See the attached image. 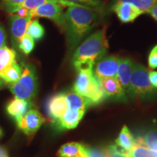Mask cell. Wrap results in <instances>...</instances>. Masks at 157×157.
I'll return each mask as SVG.
<instances>
[{"label":"cell","mask_w":157,"mask_h":157,"mask_svg":"<svg viewBox=\"0 0 157 157\" xmlns=\"http://www.w3.org/2000/svg\"><path fill=\"white\" fill-rule=\"evenodd\" d=\"M148 13H149V14L151 15L153 18H154L155 21H157V4L156 5H155L154 7L149 10Z\"/></svg>","instance_id":"cell-33"},{"label":"cell","mask_w":157,"mask_h":157,"mask_svg":"<svg viewBox=\"0 0 157 157\" xmlns=\"http://www.w3.org/2000/svg\"><path fill=\"white\" fill-rule=\"evenodd\" d=\"M83 153L87 157H109L107 148H93L84 146Z\"/></svg>","instance_id":"cell-26"},{"label":"cell","mask_w":157,"mask_h":157,"mask_svg":"<svg viewBox=\"0 0 157 157\" xmlns=\"http://www.w3.org/2000/svg\"><path fill=\"white\" fill-rule=\"evenodd\" d=\"M71 3V4H82L85 6L89 7H96L100 5L101 2L100 0H58V3L60 5H63L65 3Z\"/></svg>","instance_id":"cell-27"},{"label":"cell","mask_w":157,"mask_h":157,"mask_svg":"<svg viewBox=\"0 0 157 157\" xmlns=\"http://www.w3.org/2000/svg\"><path fill=\"white\" fill-rule=\"evenodd\" d=\"M148 72V70L143 65L134 64L127 93L140 99L154 98L157 91L151 84Z\"/></svg>","instance_id":"cell-4"},{"label":"cell","mask_w":157,"mask_h":157,"mask_svg":"<svg viewBox=\"0 0 157 157\" xmlns=\"http://www.w3.org/2000/svg\"><path fill=\"white\" fill-rule=\"evenodd\" d=\"M33 17H41L54 21L60 28L66 29L64 13L58 3H47L32 10Z\"/></svg>","instance_id":"cell-7"},{"label":"cell","mask_w":157,"mask_h":157,"mask_svg":"<svg viewBox=\"0 0 157 157\" xmlns=\"http://www.w3.org/2000/svg\"><path fill=\"white\" fill-rule=\"evenodd\" d=\"M47 3H58V0H25L23 2L18 4H5V7L7 13L13 14L21 7L33 10L39 6Z\"/></svg>","instance_id":"cell-17"},{"label":"cell","mask_w":157,"mask_h":157,"mask_svg":"<svg viewBox=\"0 0 157 157\" xmlns=\"http://www.w3.org/2000/svg\"><path fill=\"white\" fill-rule=\"evenodd\" d=\"M0 157H8L7 154V152L2 148H0Z\"/></svg>","instance_id":"cell-35"},{"label":"cell","mask_w":157,"mask_h":157,"mask_svg":"<svg viewBox=\"0 0 157 157\" xmlns=\"http://www.w3.org/2000/svg\"><path fill=\"white\" fill-rule=\"evenodd\" d=\"M103 90L105 98H115L118 99H125V92L122 89L117 76L105 78H98Z\"/></svg>","instance_id":"cell-12"},{"label":"cell","mask_w":157,"mask_h":157,"mask_svg":"<svg viewBox=\"0 0 157 157\" xmlns=\"http://www.w3.org/2000/svg\"><path fill=\"white\" fill-rule=\"evenodd\" d=\"M121 152L124 157H157V153L153 151L148 147L136 144L129 151H124L121 149Z\"/></svg>","instance_id":"cell-22"},{"label":"cell","mask_w":157,"mask_h":157,"mask_svg":"<svg viewBox=\"0 0 157 157\" xmlns=\"http://www.w3.org/2000/svg\"><path fill=\"white\" fill-rule=\"evenodd\" d=\"M74 91L90 100L92 104H98L105 99L99 79L94 74L93 69L78 71Z\"/></svg>","instance_id":"cell-3"},{"label":"cell","mask_w":157,"mask_h":157,"mask_svg":"<svg viewBox=\"0 0 157 157\" xmlns=\"http://www.w3.org/2000/svg\"><path fill=\"white\" fill-rule=\"evenodd\" d=\"M84 111H78L68 109L63 116L57 121V124L60 129H72L76 128L83 118Z\"/></svg>","instance_id":"cell-14"},{"label":"cell","mask_w":157,"mask_h":157,"mask_svg":"<svg viewBox=\"0 0 157 157\" xmlns=\"http://www.w3.org/2000/svg\"><path fill=\"white\" fill-rule=\"evenodd\" d=\"M22 71V68L15 60L10 66L0 73V78L8 84H13L19 79Z\"/></svg>","instance_id":"cell-19"},{"label":"cell","mask_w":157,"mask_h":157,"mask_svg":"<svg viewBox=\"0 0 157 157\" xmlns=\"http://www.w3.org/2000/svg\"><path fill=\"white\" fill-rule=\"evenodd\" d=\"M47 108L49 117L56 123L68 109L66 94L58 93L51 97L48 102Z\"/></svg>","instance_id":"cell-9"},{"label":"cell","mask_w":157,"mask_h":157,"mask_svg":"<svg viewBox=\"0 0 157 157\" xmlns=\"http://www.w3.org/2000/svg\"><path fill=\"white\" fill-rule=\"evenodd\" d=\"M115 142L116 145L124 151H129L132 150L135 144L134 137L126 125L123 126Z\"/></svg>","instance_id":"cell-18"},{"label":"cell","mask_w":157,"mask_h":157,"mask_svg":"<svg viewBox=\"0 0 157 157\" xmlns=\"http://www.w3.org/2000/svg\"><path fill=\"white\" fill-rule=\"evenodd\" d=\"M2 129H0V137H1V135H2Z\"/></svg>","instance_id":"cell-37"},{"label":"cell","mask_w":157,"mask_h":157,"mask_svg":"<svg viewBox=\"0 0 157 157\" xmlns=\"http://www.w3.org/2000/svg\"><path fill=\"white\" fill-rule=\"evenodd\" d=\"M17 127L27 136L34 135L44 123L45 119L36 109H30L22 117L16 119Z\"/></svg>","instance_id":"cell-6"},{"label":"cell","mask_w":157,"mask_h":157,"mask_svg":"<svg viewBox=\"0 0 157 157\" xmlns=\"http://www.w3.org/2000/svg\"><path fill=\"white\" fill-rule=\"evenodd\" d=\"M66 99L67 102L68 109H70L86 111V109L90 105H93L89 99L74 91L66 93Z\"/></svg>","instance_id":"cell-16"},{"label":"cell","mask_w":157,"mask_h":157,"mask_svg":"<svg viewBox=\"0 0 157 157\" xmlns=\"http://www.w3.org/2000/svg\"><path fill=\"white\" fill-rule=\"evenodd\" d=\"M108 50L105 30H98L91 34L78 46L72 57V63L75 69H93L98 60L105 56Z\"/></svg>","instance_id":"cell-2"},{"label":"cell","mask_w":157,"mask_h":157,"mask_svg":"<svg viewBox=\"0 0 157 157\" xmlns=\"http://www.w3.org/2000/svg\"><path fill=\"white\" fill-rule=\"evenodd\" d=\"M120 58L117 56L103 57L96 63L94 74L98 78H105L117 76Z\"/></svg>","instance_id":"cell-8"},{"label":"cell","mask_w":157,"mask_h":157,"mask_svg":"<svg viewBox=\"0 0 157 157\" xmlns=\"http://www.w3.org/2000/svg\"><path fill=\"white\" fill-rule=\"evenodd\" d=\"M10 90L15 98L31 101L37 90V78L35 71L31 66H25L21 77L10 85Z\"/></svg>","instance_id":"cell-5"},{"label":"cell","mask_w":157,"mask_h":157,"mask_svg":"<svg viewBox=\"0 0 157 157\" xmlns=\"http://www.w3.org/2000/svg\"><path fill=\"white\" fill-rule=\"evenodd\" d=\"M76 157H87V156H86V155L84 154V153H82V154H80V155H78V156H76Z\"/></svg>","instance_id":"cell-36"},{"label":"cell","mask_w":157,"mask_h":157,"mask_svg":"<svg viewBox=\"0 0 157 157\" xmlns=\"http://www.w3.org/2000/svg\"><path fill=\"white\" fill-rule=\"evenodd\" d=\"M2 81H1V79H0V87H1V86H2Z\"/></svg>","instance_id":"cell-38"},{"label":"cell","mask_w":157,"mask_h":157,"mask_svg":"<svg viewBox=\"0 0 157 157\" xmlns=\"http://www.w3.org/2000/svg\"><path fill=\"white\" fill-rule=\"evenodd\" d=\"M25 34H29L34 40H40L44 35V29L36 19L29 23Z\"/></svg>","instance_id":"cell-24"},{"label":"cell","mask_w":157,"mask_h":157,"mask_svg":"<svg viewBox=\"0 0 157 157\" xmlns=\"http://www.w3.org/2000/svg\"><path fill=\"white\" fill-rule=\"evenodd\" d=\"M16 60V52L13 49L5 46L0 48V73Z\"/></svg>","instance_id":"cell-21"},{"label":"cell","mask_w":157,"mask_h":157,"mask_svg":"<svg viewBox=\"0 0 157 157\" xmlns=\"http://www.w3.org/2000/svg\"><path fill=\"white\" fill-rule=\"evenodd\" d=\"M7 44V35H6L5 29L0 25V48L6 46Z\"/></svg>","instance_id":"cell-31"},{"label":"cell","mask_w":157,"mask_h":157,"mask_svg":"<svg viewBox=\"0 0 157 157\" xmlns=\"http://www.w3.org/2000/svg\"><path fill=\"white\" fill-rule=\"evenodd\" d=\"M34 41L29 34H25L17 46L25 55H29L34 48Z\"/></svg>","instance_id":"cell-25"},{"label":"cell","mask_w":157,"mask_h":157,"mask_svg":"<svg viewBox=\"0 0 157 157\" xmlns=\"http://www.w3.org/2000/svg\"><path fill=\"white\" fill-rule=\"evenodd\" d=\"M112 10L117 14L119 21L124 23L133 22L143 14L138 8L127 2H115L112 6Z\"/></svg>","instance_id":"cell-11"},{"label":"cell","mask_w":157,"mask_h":157,"mask_svg":"<svg viewBox=\"0 0 157 157\" xmlns=\"http://www.w3.org/2000/svg\"><path fill=\"white\" fill-rule=\"evenodd\" d=\"M31 107V101L15 98L7 105V111L8 114L14 119H18L22 117Z\"/></svg>","instance_id":"cell-15"},{"label":"cell","mask_w":157,"mask_h":157,"mask_svg":"<svg viewBox=\"0 0 157 157\" xmlns=\"http://www.w3.org/2000/svg\"><path fill=\"white\" fill-rule=\"evenodd\" d=\"M109 157H124L121 154V148L117 145H110L107 147Z\"/></svg>","instance_id":"cell-29"},{"label":"cell","mask_w":157,"mask_h":157,"mask_svg":"<svg viewBox=\"0 0 157 157\" xmlns=\"http://www.w3.org/2000/svg\"><path fill=\"white\" fill-rule=\"evenodd\" d=\"M32 17L31 16L22 17L17 15H12L10 17L12 40L15 46L18 45L21 39L24 36Z\"/></svg>","instance_id":"cell-10"},{"label":"cell","mask_w":157,"mask_h":157,"mask_svg":"<svg viewBox=\"0 0 157 157\" xmlns=\"http://www.w3.org/2000/svg\"><path fill=\"white\" fill-rule=\"evenodd\" d=\"M133 66L134 63L129 58H120L119 60L117 78L125 93H127L128 90Z\"/></svg>","instance_id":"cell-13"},{"label":"cell","mask_w":157,"mask_h":157,"mask_svg":"<svg viewBox=\"0 0 157 157\" xmlns=\"http://www.w3.org/2000/svg\"><path fill=\"white\" fill-rule=\"evenodd\" d=\"M149 80L151 84L154 88L157 89V71H151L148 72Z\"/></svg>","instance_id":"cell-32"},{"label":"cell","mask_w":157,"mask_h":157,"mask_svg":"<svg viewBox=\"0 0 157 157\" xmlns=\"http://www.w3.org/2000/svg\"><path fill=\"white\" fill-rule=\"evenodd\" d=\"M24 1L25 0H3L5 5V4H18Z\"/></svg>","instance_id":"cell-34"},{"label":"cell","mask_w":157,"mask_h":157,"mask_svg":"<svg viewBox=\"0 0 157 157\" xmlns=\"http://www.w3.org/2000/svg\"><path fill=\"white\" fill-rule=\"evenodd\" d=\"M67 34V43L70 51L97 24L99 15L95 8L89 6L73 4L64 13Z\"/></svg>","instance_id":"cell-1"},{"label":"cell","mask_w":157,"mask_h":157,"mask_svg":"<svg viewBox=\"0 0 157 157\" xmlns=\"http://www.w3.org/2000/svg\"><path fill=\"white\" fill-rule=\"evenodd\" d=\"M84 145L79 143L71 142L63 144L58 149V157H76L83 153Z\"/></svg>","instance_id":"cell-20"},{"label":"cell","mask_w":157,"mask_h":157,"mask_svg":"<svg viewBox=\"0 0 157 157\" xmlns=\"http://www.w3.org/2000/svg\"><path fill=\"white\" fill-rule=\"evenodd\" d=\"M148 66L151 69L157 68V44L151 50L148 59Z\"/></svg>","instance_id":"cell-28"},{"label":"cell","mask_w":157,"mask_h":157,"mask_svg":"<svg viewBox=\"0 0 157 157\" xmlns=\"http://www.w3.org/2000/svg\"><path fill=\"white\" fill-rule=\"evenodd\" d=\"M15 13L17 16L22 17H33L32 16V10H29L27 8H25V7H21L17 10L15 12Z\"/></svg>","instance_id":"cell-30"},{"label":"cell","mask_w":157,"mask_h":157,"mask_svg":"<svg viewBox=\"0 0 157 157\" xmlns=\"http://www.w3.org/2000/svg\"><path fill=\"white\" fill-rule=\"evenodd\" d=\"M115 2H127L134 5L143 13H148L155 5L157 4V0H113Z\"/></svg>","instance_id":"cell-23"}]
</instances>
